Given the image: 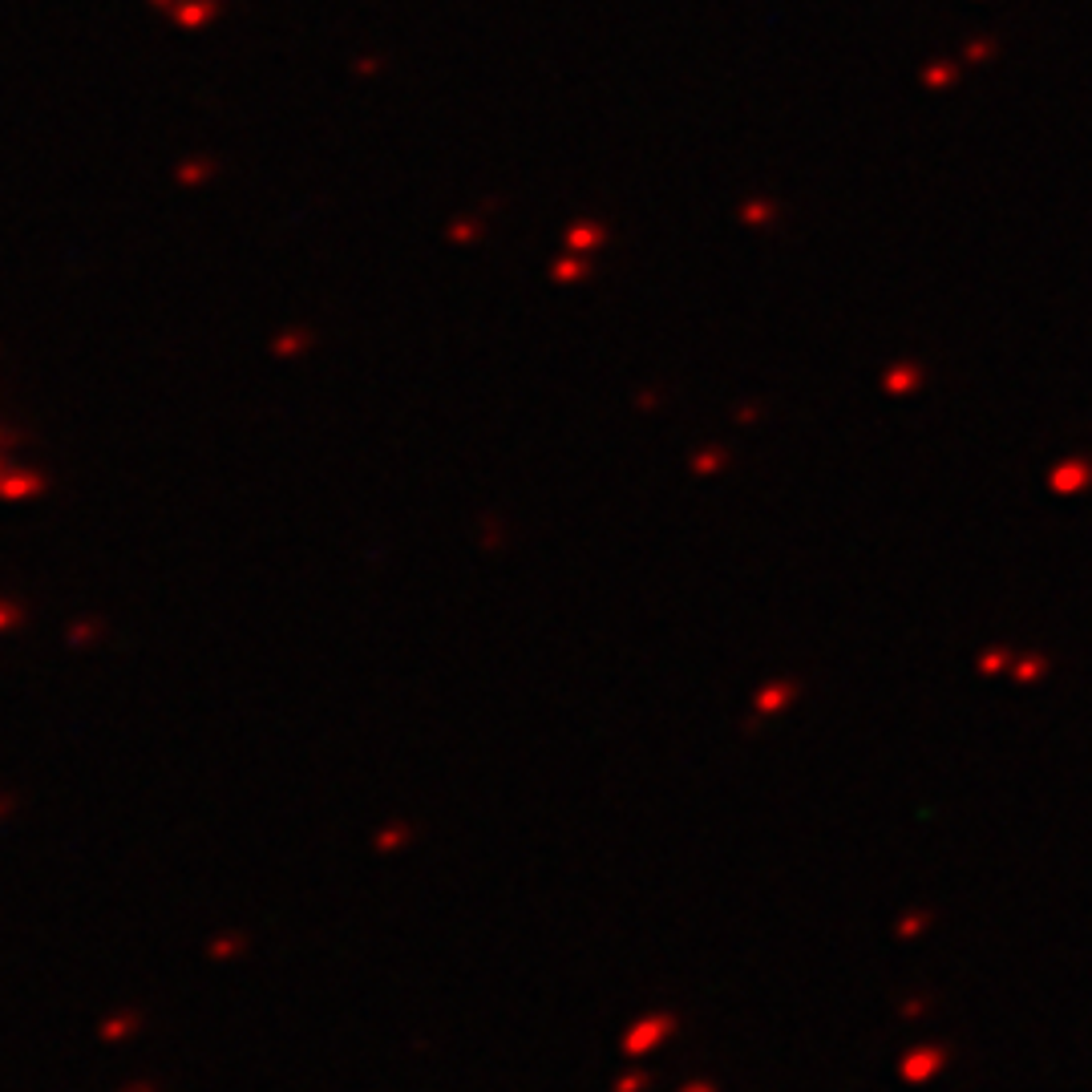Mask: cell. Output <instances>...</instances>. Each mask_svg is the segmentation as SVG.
I'll return each mask as SVG.
<instances>
[{"mask_svg":"<svg viewBox=\"0 0 1092 1092\" xmlns=\"http://www.w3.org/2000/svg\"><path fill=\"white\" fill-rule=\"evenodd\" d=\"M575 271H579V263H563V267H559V276H563V280H571Z\"/></svg>","mask_w":1092,"mask_h":1092,"instance_id":"2","label":"cell"},{"mask_svg":"<svg viewBox=\"0 0 1092 1092\" xmlns=\"http://www.w3.org/2000/svg\"><path fill=\"white\" fill-rule=\"evenodd\" d=\"M591 243H595V231H587V227L571 231V247H591Z\"/></svg>","mask_w":1092,"mask_h":1092,"instance_id":"1","label":"cell"}]
</instances>
